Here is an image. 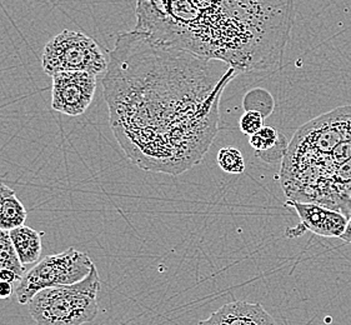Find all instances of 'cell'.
I'll use <instances>...</instances> for the list:
<instances>
[{
	"instance_id": "17",
	"label": "cell",
	"mask_w": 351,
	"mask_h": 325,
	"mask_svg": "<svg viewBox=\"0 0 351 325\" xmlns=\"http://www.w3.org/2000/svg\"><path fill=\"white\" fill-rule=\"evenodd\" d=\"M21 278L18 276L16 273H14L13 270L10 269H1L0 270V282H4V283H19Z\"/></svg>"
},
{
	"instance_id": "2",
	"label": "cell",
	"mask_w": 351,
	"mask_h": 325,
	"mask_svg": "<svg viewBox=\"0 0 351 325\" xmlns=\"http://www.w3.org/2000/svg\"><path fill=\"white\" fill-rule=\"evenodd\" d=\"M295 0H136L135 30L239 73L280 68Z\"/></svg>"
},
{
	"instance_id": "3",
	"label": "cell",
	"mask_w": 351,
	"mask_h": 325,
	"mask_svg": "<svg viewBox=\"0 0 351 325\" xmlns=\"http://www.w3.org/2000/svg\"><path fill=\"white\" fill-rule=\"evenodd\" d=\"M289 200L351 217V106H337L298 129L280 168Z\"/></svg>"
},
{
	"instance_id": "20",
	"label": "cell",
	"mask_w": 351,
	"mask_h": 325,
	"mask_svg": "<svg viewBox=\"0 0 351 325\" xmlns=\"http://www.w3.org/2000/svg\"><path fill=\"white\" fill-rule=\"evenodd\" d=\"M304 232H306V229H305V228H304V226H302V223H300V224H299V226H296V228H294V229H289L287 235H288V237H290V238H293V237H300V235H302V234H304Z\"/></svg>"
},
{
	"instance_id": "12",
	"label": "cell",
	"mask_w": 351,
	"mask_h": 325,
	"mask_svg": "<svg viewBox=\"0 0 351 325\" xmlns=\"http://www.w3.org/2000/svg\"><path fill=\"white\" fill-rule=\"evenodd\" d=\"M243 108L245 112H258L267 119L274 112V97L264 88H254L244 95Z\"/></svg>"
},
{
	"instance_id": "15",
	"label": "cell",
	"mask_w": 351,
	"mask_h": 325,
	"mask_svg": "<svg viewBox=\"0 0 351 325\" xmlns=\"http://www.w3.org/2000/svg\"><path fill=\"white\" fill-rule=\"evenodd\" d=\"M282 134L279 133L275 128L264 127L260 129L258 133L249 136V144L255 150V154L267 153L274 148L280 142Z\"/></svg>"
},
{
	"instance_id": "19",
	"label": "cell",
	"mask_w": 351,
	"mask_h": 325,
	"mask_svg": "<svg viewBox=\"0 0 351 325\" xmlns=\"http://www.w3.org/2000/svg\"><path fill=\"white\" fill-rule=\"evenodd\" d=\"M340 239L344 241V243L351 244V217L350 218H349V219H348V224H346V228H345L344 233L341 234Z\"/></svg>"
},
{
	"instance_id": "14",
	"label": "cell",
	"mask_w": 351,
	"mask_h": 325,
	"mask_svg": "<svg viewBox=\"0 0 351 325\" xmlns=\"http://www.w3.org/2000/svg\"><path fill=\"white\" fill-rule=\"evenodd\" d=\"M219 168L228 174H241L245 170V160L241 152L234 147H225L217 156Z\"/></svg>"
},
{
	"instance_id": "16",
	"label": "cell",
	"mask_w": 351,
	"mask_h": 325,
	"mask_svg": "<svg viewBox=\"0 0 351 325\" xmlns=\"http://www.w3.org/2000/svg\"><path fill=\"white\" fill-rule=\"evenodd\" d=\"M264 117L258 112H245L240 118V130L243 134L252 136L264 127Z\"/></svg>"
},
{
	"instance_id": "10",
	"label": "cell",
	"mask_w": 351,
	"mask_h": 325,
	"mask_svg": "<svg viewBox=\"0 0 351 325\" xmlns=\"http://www.w3.org/2000/svg\"><path fill=\"white\" fill-rule=\"evenodd\" d=\"M9 235L23 265L39 261L42 254V233H38L30 226H23L10 230Z\"/></svg>"
},
{
	"instance_id": "7",
	"label": "cell",
	"mask_w": 351,
	"mask_h": 325,
	"mask_svg": "<svg viewBox=\"0 0 351 325\" xmlns=\"http://www.w3.org/2000/svg\"><path fill=\"white\" fill-rule=\"evenodd\" d=\"M51 79V108L68 117L83 115L97 92V77L84 71H65Z\"/></svg>"
},
{
	"instance_id": "9",
	"label": "cell",
	"mask_w": 351,
	"mask_h": 325,
	"mask_svg": "<svg viewBox=\"0 0 351 325\" xmlns=\"http://www.w3.org/2000/svg\"><path fill=\"white\" fill-rule=\"evenodd\" d=\"M197 325H276V322L263 305L237 300L223 305Z\"/></svg>"
},
{
	"instance_id": "4",
	"label": "cell",
	"mask_w": 351,
	"mask_h": 325,
	"mask_svg": "<svg viewBox=\"0 0 351 325\" xmlns=\"http://www.w3.org/2000/svg\"><path fill=\"white\" fill-rule=\"evenodd\" d=\"M100 279L93 265L83 280L42 290L29 302V313L38 325H83L98 315Z\"/></svg>"
},
{
	"instance_id": "18",
	"label": "cell",
	"mask_w": 351,
	"mask_h": 325,
	"mask_svg": "<svg viewBox=\"0 0 351 325\" xmlns=\"http://www.w3.org/2000/svg\"><path fill=\"white\" fill-rule=\"evenodd\" d=\"M13 294V284L0 282V299H8Z\"/></svg>"
},
{
	"instance_id": "21",
	"label": "cell",
	"mask_w": 351,
	"mask_h": 325,
	"mask_svg": "<svg viewBox=\"0 0 351 325\" xmlns=\"http://www.w3.org/2000/svg\"><path fill=\"white\" fill-rule=\"evenodd\" d=\"M10 191H12V189H10L8 185L0 183V205H1V200L5 197V194H8Z\"/></svg>"
},
{
	"instance_id": "1",
	"label": "cell",
	"mask_w": 351,
	"mask_h": 325,
	"mask_svg": "<svg viewBox=\"0 0 351 325\" xmlns=\"http://www.w3.org/2000/svg\"><path fill=\"white\" fill-rule=\"evenodd\" d=\"M108 63L104 98L125 156L174 177L202 162L218 134L221 95L239 71L135 29L118 34Z\"/></svg>"
},
{
	"instance_id": "13",
	"label": "cell",
	"mask_w": 351,
	"mask_h": 325,
	"mask_svg": "<svg viewBox=\"0 0 351 325\" xmlns=\"http://www.w3.org/2000/svg\"><path fill=\"white\" fill-rule=\"evenodd\" d=\"M1 269L13 270L21 279L25 274V269L19 261L9 232L3 229H0V270Z\"/></svg>"
},
{
	"instance_id": "6",
	"label": "cell",
	"mask_w": 351,
	"mask_h": 325,
	"mask_svg": "<svg viewBox=\"0 0 351 325\" xmlns=\"http://www.w3.org/2000/svg\"><path fill=\"white\" fill-rule=\"evenodd\" d=\"M93 265L88 254L75 248L48 255L24 274L15 289L16 300L21 305L28 304L42 290L77 283L88 276Z\"/></svg>"
},
{
	"instance_id": "5",
	"label": "cell",
	"mask_w": 351,
	"mask_h": 325,
	"mask_svg": "<svg viewBox=\"0 0 351 325\" xmlns=\"http://www.w3.org/2000/svg\"><path fill=\"white\" fill-rule=\"evenodd\" d=\"M108 59L92 36L65 29L51 38L43 50V71L49 77L65 71L106 74Z\"/></svg>"
},
{
	"instance_id": "11",
	"label": "cell",
	"mask_w": 351,
	"mask_h": 325,
	"mask_svg": "<svg viewBox=\"0 0 351 325\" xmlns=\"http://www.w3.org/2000/svg\"><path fill=\"white\" fill-rule=\"evenodd\" d=\"M28 213L15 191L12 189L1 200L0 205V229L10 232L15 228H19L25 224Z\"/></svg>"
},
{
	"instance_id": "8",
	"label": "cell",
	"mask_w": 351,
	"mask_h": 325,
	"mask_svg": "<svg viewBox=\"0 0 351 325\" xmlns=\"http://www.w3.org/2000/svg\"><path fill=\"white\" fill-rule=\"evenodd\" d=\"M287 205L295 209L306 230L325 238H340L348 224V218L323 205L288 200Z\"/></svg>"
}]
</instances>
